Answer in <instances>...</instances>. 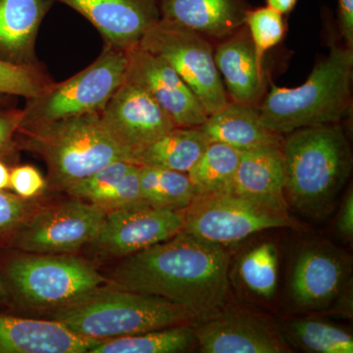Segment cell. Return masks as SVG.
<instances>
[{
	"label": "cell",
	"instance_id": "6da1fadb",
	"mask_svg": "<svg viewBox=\"0 0 353 353\" xmlns=\"http://www.w3.org/2000/svg\"><path fill=\"white\" fill-rule=\"evenodd\" d=\"M229 269L224 246L182 231L121 259L106 280L120 289L167 299L203 322L226 306Z\"/></svg>",
	"mask_w": 353,
	"mask_h": 353
},
{
	"label": "cell",
	"instance_id": "7a4b0ae2",
	"mask_svg": "<svg viewBox=\"0 0 353 353\" xmlns=\"http://www.w3.org/2000/svg\"><path fill=\"white\" fill-rule=\"evenodd\" d=\"M282 153L288 204L309 219H324L352 170V148L341 123L285 134Z\"/></svg>",
	"mask_w": 353,
	"mask_h": 353
},
{
	"label": "cell",
	"instance_id": "3957f363",
	"mask_svg": "<svg viewBox=\"0 0 353 353\" xmlns=\"http://www.w3.org/2000/svg\"><path fill=\"white\" fill-rule=\"evenodd\" d=\"M352 77L353 50L331 34L328 55L319 59L303 85H271L259 105L262 123L281 136L301 128L341 123L352 111Z\"/></svg>",
	"mask_w": 353,
	"mask_h": 353
},
{
	"label": "cell",
	"instance_id": "277c9868",
	"mask_svg": "<svg viewBox=\"0 0 353 353\" xmlns=\"http://www.w3.org/2000/svg\"><path fill=\"white\" fill-rule=\"evenodd\" d=\"M50 318L79 336L99 341L197 321L188 309L167 299L108 283L51 309Z\"/></svg>",
	"mask_w": 353,
	"mask_h": 353
},
{
	"label": "cell",
	"instance_id": "5b68a950",
	"mask_svg": "<svg viewBox=\"0 0 353 353\" xmlns=\"http://www.w3.org/2000/svg\"><path fill=\"white\" fill-rule=\"evenodd\" d=\"M24 145L43 157L48 182L55 190L72 185L117 160H128L101 124L99 112L22 128Z\"/></svg>",
	"mask_w": 353,
	"mask_h": 353
},
{
	"label": "cell",
	"instance_id": "8992f818",
	"mask_svg": "<svg viewBox=\"0 0 353 353\" xmlns=\"http://www.w3.org/2000/svg\"><path fill=\"white\" fill-rule=\"evenodd\" d=\"M128 51L105 43L97 59L64 82L53 83L43 94L27 99L19 129L101 112L126 80Z\"/></svg>",
	"mask_w": 353,
	"mask_h": 353
},
{
	"label": "cell",
	"instance_id": "52a82bcc",
	"mask_svg": "<svg viewBox=\"0 0 353 353\" xmlns=\"http://www.w3.org/2000/svg\"><path fill=\"white\" fill-rule=\"evenodd\" d=\"M18 257L6 265L9 285L32 307L54 309L108 284L85 260L65 254Z\"/></svg>",
	"mask_w": 353,
	"mask_h": 353
},
{
	"label": "cell",
	"instance_id": "ba28073f",
	"mask_svg": "<svg viewBox=\"0 0 353 353\" xmlns=\"http://www.w3.org/2000/svg\"><path fill=\"white\" fill-rule=\"evenodd\" d=\"M139 46L170 65L208 115L229 103L215 63L214 43L210 39L160 18L148 30Z\"/></svg>",
	"mask_w": 353,
	"mask_h": 353
},
{
	"label": "cell",
	"instance_id": "9c48e42d",
	"mask_svg": "<svg viewBox=\"0 0 353 353\" xmlns=\"http://www.w3.org/2000/svg\"><path fill=\"white\" fill-rule=\"evenodd\" d=\"M296 227L290 216L273 212L234 192L199 194L185 209L183 231L221 246L240 243L265 230Z\"/></svg>",
	"mask_w": 353,
	"mask_h": 353
},
{
	"label": "cell",
	"instance_id": "30bf717a",
	"mask_svg": "<svg viewBox=\"0 0 353 353\" xmlns=\"http://www.w3.org/2000/svg\"><path fill=\"white\" fill-rule=\"evenodd\" d=\"M106 212L72 197L30 213L14 234V243L34 254H68L88 245L99 234Z\"/></svg>",
	"mask_w": 353,
	"mask_h": 353
},
{
	"label": "cell",
	"instance_id": "8fae6325",
	"mask_svg": "<svg viewBox=\"0 0 353 353\" xmlns=\"http://www.w3.org/2000/svg\"><path fill=\"white\" fill-rule=\"evenodd\" d=\"M185 210H168L148 204L106 212L90 246L101 259H124L173 238L183 231Z\"/></svg>",
	"mask_w": 353,
	"mask_h": 353
},
{
	"label": "cell",
	"instance_id": "7c38bea8",
	"mask_svg": "<svg viewBox=\"0 0 353 353\" xmlns=\"http://www.w3.org/2000/svg\"><path fill=\"white\" fill-rule=\"evenodd\" d=\"M350 255L329 241H311L297 253L290 279V296L301 311L329 307L350 285Z\"/></svg>",
	"mask_w": 353,
	"mask_h": 353
},
{
	"label": "cell",
	"instance_id": "4fadbf2b",
	"mask_svg": "<svg viewBox=\"0 0 353 353\" xmlns=\"http://www.w3.org/2000/svg\"><path fill=\"white\" fill-rule=\"evenodd\" d=\"M99 117L130 161L134 152L176 127L145 88L128 80L114 92Z\"/></svg>",
	"mask_w": 353,
	"mask_h": 353
},
{
	"label": "cell",
	"instance_id": "5bb4252c",
	"mask_svg": "<svg viewBox=\"0 0 353 353\" xmlns=\"http://www.w3.org/2000/svg\"><path fill=\"white\" fill-rule=\"evenodd\" d=\"M194 329L203 353L292 352L278 324L245 309L225 306Z\"/></svg>",
	"mask_w": 353,
	"mask_h": 353
},
{
	"label": "cell",
	"instance_id": "9a60e30c",
	"mask_svg": "<svg viewBox=\"0 0 353 353\" xmlns=\"http://www.w3.org/2000/svg\"><path fill=\"white\" fill-rule=\"evenodd\" d=\"M126 80L145 88L176 127H201L208 114L192 90L162 58L136 46L128 51Z\"/></svg>",
	"mask_w": 353,
	"mask_h": 353
},
{
	"label": "cell",
	"instance_id": "2e32d148",
	"mask_svg": "<svg viewBox=\"0 0 353 353\" xmlns=\"http://www.w3.org/2000/svg\"><path fill=\"white\" fill-rule=\"evenodd\" d=\"M85 17L114 48L138 46L148 30L160 19L158 0H51Z\"/></svg>",
	"mask_w": 353,
	"mask_h": 353
},
{
	"label": "cell",
	"instance_id": "e0dca14e",
	"mask_svg": "<svg viewBox=\"0 0 353 353\" xmlns=\"http://www.w3.org/2000/svg\"><path fill=\"white\" fill-rule=\"evenodd\" d=\"M214 59L229 101L259 106L266 94V77L245 25L214 44Z\"/></svg>",
	"mask_w": 353,
	"mask_h": 353
},
{
	"label": "cell",
	"instance_id": "ac0fdd59",
	"mask_svg": "<svg viewBox=\"0 0 353 353\" xmlns=\"http://www.w3.org/2000/svg\"><path fill=\"white\" fill-rule=\"evenodd\" d=\"M285 185L282 146H263L241 152L234 194L278 214L290 216Z\"/></svg>",
	"mask_w": 353,
	"mask_h": 353
},
{
	"label": "cell",
	"instance_id": "d6986e66",
	"mask_svg": "<svg viewBox=\"0 0 353 353\" xmlns=\"http://www.w3.org/2000/svg\"><path fill=\"white\" fill-rule=\"evenodd\" d=\"M99 343L57 320L0 314V353H85Z\"/></svg>",
	"mask_w": 353,
	"mask_h": 353
},
{
	"label": "cell",
	"instance_id": "ffe728a7",
	"mask_svg": "<svg viewBox=\"0 0 353 353\" xmlns=\"http://www.w3.org/2000/svg\"><path fill=\"white\" fill-rule=\"evenodd\" d=\"M160 18L219 41L245 25L246 0H158Z\"/></svg>",
	"mask_w": 353,
	"mask_h": 353
},
{
	"label": "cell",
	"instance_id": "44dd1931",
	"mask_svg": "<svg viewBox=\"0 0 353 353\" xmlns=\"http://www.w3.org/2000/svg\"><path fill=\"white\" fill-rule=\"evenodd\" d=\"M51 0H0V58L36 64L37 37Z\"/></svg>",
	"mask_w": 353,
	"mask_h": 353
},
{
	"label": "cell",
	"instance_id": "7402d4cb",
	"mask_svg": "<svg viewBox=\"0 0 353 353\" xmlns=\"http://www.w3.org/2000/svg\"><path fill=\"white\" fill-rule=\"evenodd\" d=\"M210 143H221L243 152L263 146H282L284 136L269 131L262 123L259 106L230 101L209 114L199 127Z\"/></svg>",
	"mask_w": 353,
	"mask_h": 353
},
{
	"label": "cell",
	"instance_id": "603a6c76",
	"mask_svg": "<svg viewBox=\"0 0 353 353\" xmlns=\"http://www.w3.org/2000/svg\"><path fill=\"white\" fill-rule=\"evenodd\" d=\"M209 143L210 141L199 127H175L134 152L131 161L138 166L188 173Z\"/></svg>",
	"mask_w": 353,
	"mask_h": 353
},
{
	"label": "cell",
	"instance_id": "cb8c5ba5",
	"mask_svg": "<svg viewBox=\"0 0 353 353\" xmlns=\"http://www.w3.org/2000/svg\"><path fill=\"white\" fill-rule=\"evenodd\" d=\"M192 324L178 325L102 341L88 353H178L197 347Z\"/></svg>",
	"mask_w": 353,
	"mask_h": 353
},
{
	"label": "cell",
	"instance_id": "d4e9b609",
	"mask_svg": "<svg viewBox=\"0 0 353 353\" xmlns=\"http://www.w3.org/2000/svg\"><path fill=\"white\" fill-rule=\"evenodd\" d=\"M278 326L290 347L313 353L353 352L352 334L333 323L314 318H292Z\"/></svg>",
	"mask_w": 353,
	"mask_h": 353
},
{
	"label": "cell",
	"instance_id": "484cf974",
	"mask_svg": "<svg viewBox=\"0 0 353 353\" xmlns=\"http://www.w3.org/2000/svg\"><path fill=\"white\" fill-rule=\"evenodd\" d=\"M241 155L236 148L224 143H209L188 172L196 196L233 192Z\"/></svg>",
	"mask_w": 353,
	"mask_h": 353
},
{
	"label": "cell",
	"instance_id": "4316f807",
	"mask_svg": "<svg viewBox=\"0 0 353 353\" xmlns=\"http://www.w3.org/2000/svg\"><path fill=\"white\" fill-rule=\"evenodd\" d=\"M139 187L143 201L153 208L185 210L196 197L188 173L139 166Z\"/></svg>",
	"mask_w": 353,
	"mask_h": 353
},
{
	"label": "cell",
	"instance_id": "83f0119b",
	"mask_svg": "<svg viewBox=\"0 0 353 353\" xmlns=\"http://www.w3.org/2000/svg\"><path fill=\"white\" fill-rule=\"evenodd\" d=\"M238 273L241 284L254 296L270 301L279 279L278 250L271 241L253 246L241 257Z\"/></svg>",
	"mask_w": 353,
	"mask_h": 353
},
{
	"label": "cell",
	"instance_id": "f1b7e54d",
	"mask_svg": "<svg viewBox=\"0 0 353 353\" xmlns=\"http://www.w3.org/2000/svg\"><path fill=\"white\" fill-rule=\"evenodd\" d=\"M134 166L136 164L128 160H117L72 185L65 192L105 211L123 179Z\"/></svg>",
	"mask_w": 353,
	"mask_h": 353
},
{
	"label": "cell",
	"instance_id": "f546056e",
	"mask_svg": "<svg viewBox=\"0 0 353 353\" xmlns=\"http://www.w3.org/2000/svg\"><path fill=\"white\" fill-rule=\"evenodd\" d=\"M245 25L254 46L257 63L264 68L266 53L282 43L287 34L285 16L267 6L250 7L245 13Z\"/></svg>",
	"mask_w": 353,
	"mask_h": 353
},
{
	"label": "cell",
	"instance_id": "4dcf8cb0",
	"mask_svg": "<svg viewBox=\"0 0 353 353\" xmlns=\"http://www.w3.org/2000/svg\"><path fill=\"white\" fill-rule=\"evenodd\" d=\"M52 83L37 64H17L0 58V94L36 99Z\"/></svg>",
	"mask_w": 353,
	"mask_h": 353
},
{
	"label": "cell",
	"instance_id": "1f68e13d",
	"mask_svg": "<svg viewBox=\"0 0 353 353\" xmlns=\"http://www.w3.org/2000/svg\"><path fill=\"white\" fill-rule=\"evenodd\" d=\"M31 212L26 199L0 190V238L15 233Z\"/></svg>",
	"mask_w": 353,
	"mask_h": 353
},
{
	"label": "cell",
	"instance_id": "d6a6232c",
	"mask_svg": "<svg viewBox=\"0 0 353 353\" xmlns=\"http://www.w3.org/2000/svg\"><path fill=\"white\" fill-rule=\"evenodd\" d=\"M46 185L43 175L31 165L16 166L10 170L9 188L21 199H34L43 192Z\"/></svg>",
	"mask_w": 353,
	"mask_h": 353
},
{
	"label": "cell",
	"instance_id": "836d02e7",
	"mask_svg": "<svg viewBox=\"0 0 353 353\" xmlns=\"http://www.w3.org/2000/svg\"><path fill=\"white\" fill-rule=\"evenodd\" d=\"M22 119L21 110H0V157L12 150L14 134Z\"/></svg>",
	"mask_w": 353,
	"mask_h": 353
},
{
	"label": "cell",
	"instance_id": "e575fe53",
	"mask_svg": "<svg viewBox=\"0 0 353 353\" xmlns=\"http://www.w3.org/2000/svg\"><path fill=\"white\" fill-rule=\"evenodd\" d=\"M336 231L347 241L353 240V192L350 185L343 197L336 223Z\"/></svg>",
	"mask_w": 353,
	"mask_h": 353
},
{
	"label": "cell",
	"instance_id": "d590c367",
	"mask_svg": "<svg viewBox=\"0 0 353 353\" xmlns=\"http://www.w3.org/2000/svg\"><path fill=\"white\" fill-rule=\"evenodd\" d=\"M338 34L353 50V0H338Z\"/></svg>",
	"mask_w": 353,
	"mask_h": 353
},
{
	"label": "cell",
	"instance_id": "8d00e7d4",
	"mask_svg": "<svg viewBox=\"0 0 353 353\" xmlns=\"http://www.w3.org/2000/svg\"><path fill=\"white\" fill-rule=\"evenodd\" d=\"M299 0H266V6L275 9L283 15L288 16L292 12Z\"/></svg>",
	"mask_w": 353,
	"mask_h": 353
},
{
	"label": "cell",
	"instance_id": "74e56055",
	"mask_svg": "<svg viewBox=\"0 0 353 353\" xmlns=\"http://www.w3.org/2000/svg\"><path fill=\"white\" fill-rule=\"evenodd\" d=\"M9 176H10V170L6 164L0 159V190L8 189Z\"/></svg>",
	"mask_w": 353,
	"mask_h": 353
},
{
	"label": "cell",
	"instance_id": "f35d334b",
	"mask_svg": "<svg viewBox=\"0 0 353 353\" xmlns=\"http://www.w3.org/2000/svg\"><path fill=\"white\" fill-rule=\"evenodd\" d=\"M6 285L4 284L3 281L0 278V303L6 301L8 299V292L6 290Z\"/></svg>",
	"mask_w": 353,
	"mask_h": 353
}]
</instances>
